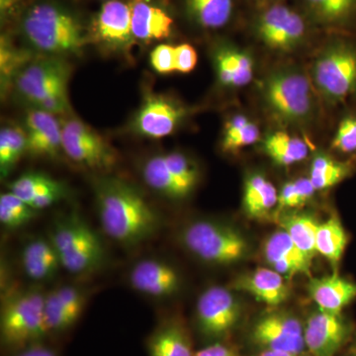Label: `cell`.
I'll use <instances>...</instances> for the list:
<instances>
[{
    "label": "cell",
    "instance_id": "cell-1",
    "mask_svg": "<svg viewBox=\"0 0 356 356\" xmlns=\"http://www.w3.org/2000/svg\"><path fill=\"white\" fill-rule=\"evenodd\" d=\"M95 196L103 232L114 242L134 248L158 234L161 217L134 185L117 177L98 178Z\"/></svg>",
    "mask_w": 356,
    "mask_h": 356
},
{
    "label": "cell",
    "instance_id": "cell-2",
    "mask_svg": "<svg viewBox=\"0 0 356 356\" xmlns=\"http://www.w3.org/2000/svg\"><path fill=\"white\" fill-rule=\"evenodd\" d=\"M17 20L27 44L53 57L79 55L89 43L88 28L72 9L58 0H30Z\"/></svg>",
    "mask_w": 356,
    "mask_h": 356
},
{
    "label": "cell",
    "instance_id": "cell-3",
    "mask_svg": "<svg viewBox=\"0 0 356 356\" xmlns=\"http://www.w3.org/2000/svg\"><path fill=\"white\" fill-rule=\"evenodd\" d=\"M70 65L60 57L34 58L14 79L18 95L35 108L60 115L70 109Z\"/></svg>",
    "mask_w": 356,
    "mask_h": 356
},
{
    "label": "cell",
    "instance_id": "cell-4",
    "mask_svg": "<svg viewBox=\"0 0 356 356\" xmlns=\"http://www.w3.org/2000/svg\"><path fill=\"white\" fill-rule=\"evenodd\" d=\"M48 238L63 268L70 274L93 273L104 262L105 250L99 236L76 211L56 220Z\"/></svg>",
    "mask_w": 356,
    "mask_h": 356
},
{
    "label": "cell",
    "instance_id": "cell-5",
    "mask_svg": "<svg viewBox=\"0 0 356 356\" xmlns=\"http://www.w3.org/2000/svg\"><path fill=\"white\" fill-rule=\"evenodd\" d=\"M44 295L40 288L20 290L4 302L0 315V341L6 353L48 339Z\"/></svg>",
    "mask_w": 356,
    "mask_h": 356
},
{
    "label": "cell",
    "instance_id": "cell-6",
    "mask_svg": "<svg viewBox=\"0 0 356 356\" xmlns=\"http://www.w3.org/2000/svg\"><path fill=\"white\" fill-rule=\"evenodd\" d=\"M262 95L271 115L289 125H305L313 120L315 98L310 79L294 69L277 70L264 81Z\"/></svg>",
    "mask_w": 356,
    "mask_h": 356
},
{
    "label": "cell",
    "instance_id": "cell-7",
    "mask_svg": "<svg viewBox=\"0 0 356 356\" xmlns=\"http://www.w3.org/2000/svg\"><path fill=\"white\" fill-rule=\"evenodd\" d=\"M179 240L199 261L214 266H229L248 254L245 236L233 227L210 220H197L185 226Z\"/></svg>",
    "mask_w": 356,
    "mask_h": 356
},
{
    "label": "cell",
    "instance_id": "cell-8",
    "mask_svg": "<svg viewBox=\"0 0 356 356\" xmlns=\"http://www.w3.org/2000/svg\"><path fill=\"white\" fill-rule=\"evenodd\" d=\"M316 89L327 102H343L356 93V46L336 39L318 54L311 72Z\"/></svg>",
    "mask_w": 356,
    "mask_h": 356
},
{
    "label": "cell",
    "instance_id": "cell-9",
    "mask_svg": "<svg viewBox=\"0 0 356 356\" xmlns=\"http://www.w3.org/2000/svg\"><path fill=\"white\" fill-rule=\"evenodd\" d=\"M242 318V306L232 289L207 288L196 304V329L208 341H221L232 334Z\"/></svg>",
    "mask_w": 356,
    "mask_h": 356
},
{
    "label": "cell",
    "instance_id": "cell-10",
    "mask_svg": "<svg viewBox=\"0 0 356 356\" xmlns=\"http://www.w3.org/2000/svg\"><path fill=\"white\" fill-rule=\"evenodd\" d=\"M63 151L77 165L99 172H108L118 161L109 143L77 118L63 123Z\"/></svg>",
    "mask_w": 356,
    "mask_h": 356
},
{
    "label": "cell",
    "instance_id": "cell-11",
    "mask_svg": "<svg viewBox=\"0 0 356 356\" xmlns=\"http://www.w3.org/2000/svg\"><path fill=\"white\" fill-rule=\"evenodd\" d=\"M268 6L255 20L259 41L278 51H291L301 46L308 34L303 16L281 2Z\"/></svg>",
    "mask_w": 356,
    "mask_h": 356
},
{
    "label": "cell",
    "instance_id": "cell-12",
    "mask_svg": "<svg viewBox=\"0 0 356 356\" xmlns=\"http://www.w3.org/2000/svg\"><path fill=\"white\" fill-rule=\"evenodd\" d=\"M89 43L109 51H126L133 46L130 1L106 0L88 27Z\"/></svg>",
    "mask_w": 356,
    "mask_h": 356
},
{
    "label": "cell",
    "instance_id": "cell-13",
    "mask_svg": "<svg viewBox=\"0 0 356 356\" xmlns=\"http://www.w3.org/2000/svg\"><path fill=\"white\" fill-rule=\"evenodd\" d=\"M250 339L262 350L304 353V325L296 316L273 311L257 318L250 330Z\"/></svg>",
    "mask_w": 356,
    "mask_h": 356
},
{
    "label": "cell",
    "instance_id": "cell-14",
    "mask_svg": "<svg viewBox=\"0 0 356 356\" xmlns=\"http://www.w3.org/2000/svg\"><path fill=\"white\" fill-rule=\"evenodd\" d=\"M187 109L170 96L149 93L134 117V132L143 137L161 139L172 135L180 125Z\"/></svg>",
    "mask_w": 356,
    "mask_h": 356
},
{
    "label": "cell",
    "instance_id": "cell-15",
    "mask_svg": "<svg viewBox=\"0 0 356 356\" xmlns=\"http://www.w3.org/2000/svg\"><path fill=\"white\" fill-rule=\"evenodd\" d=\"M86 293L81 288L63 285L44 295V325L49 341L69 334L83 315Z\"/></svg>",
    "mask_w": 356,
    "mask_h": 356
},
{
    "label": "cell",
    "instance_id": "cell-16",
    "mask_svg": "<svg viewBox=\"0 0 356 356\" xmlns=\"http://www.w3.org/2000/svg\"><path fill=\"white\" fill-rule=\"evenodd\" d=\"M350 327L341 314L318 309L304 325L306 350L312 356H334L346 344Z\"/></svg>",
    "mask_w": 356,
    "mask_h": 356
},
{
    "label": "cell",
    "instance_id": "cell-17",
    "mask_svg": "<svg viewBox=\"0 0 356 356\" xmlns=\"http://www.w3.org/2000/svg\"><path fill=\"white\" fill-rule=\"evenodd\" d=\"M131 287L152 298H168L179 290L181 280L175 267L156 259L136 262L130 273Z\"/></svg>",
    "mask_w": 356,
    "mask_h": 356
},
{
    "label": "cell",
    "instance_id": "cell-18",
    "mask_svg": "<svg viewBox=\"0 0 356 356\" xmlns=\"http://www.w3.org/2000/svg\"><path fill=\"white\" fill-rule=\"evenodd\" d=\"M27 154L41 158H57L63 151V124L56 115L34 108L25 118Z\"/></svg>",
    "mask_w": 356,
    "mask_h": 356
},
{
    "label": "cell",
    "instance_id": "cell-19",
    "mask_svg": "<svg viewBox=\"0 0 356 356\" xmlns=\"http://www.w3.org/2000/svg\"><path fill=\"white\" fill-rule=\"evenodd\" d=\"M231 289L247 293L257 302L278 307L287 301L290 289L287 280L273 268H257L233 281Z\"/></svg>",
    "mask_w": 356,
    "mask_h": 356
},
{
    "label": "cell",
    "instance_id": "cell-20",
    "mask_svg": "<svg viewBox=\"0 0 356 356\" xmlns=\"http://www.w3.org/2000/svg\"><path fill=\"white\" fill-rule=\"evenodd\" d=\"M149 356H194L191 331L178 317L161 320L147 337Z\"/></svg>",
    "mask_w": 356,
    "mask_h": 356
},
{
    "label": "cell",
    "instance_id": "cell-21",
    "mask_svg": "<svg viewBox=\"0 0 356 356\" xmlns=\"http://www.w3.org/2000/svg\"><path fill=\"white\" fill-rule=\"evenodd\" d=\"M264 254L271 268L286 280L299 274H310L311 259L302 252L282 229L267 238Z\"/></svg>",
    "mask_w": 356,
    "mask_h": 356
},
{
    "label": "cell",
    "instance_id": "cell-22",
    "mask_svg": "<svg viewBox=\"0 0 356 356\" xmlns=\"http://www.w3.org/2000/svg\"><path fill=\"white\" fill-rule=\"evenodd\" d=\"M130 3L135 40L149 43L172 36L175 21L163 7L154 0H130Z\"/></svg>",
    "mask_w": 356,
    "mask_h": 356
},
{
    "label": "cell",
    "instance_id": "cell-23",
    "mask_svg": "<svg viewBox=\"0 0 356 356\" xmlns=\"http://www.w3.org/2000/svg\"><path fill=\"white\" fill-rule=\"evenodd\" d=\"M21 266L25 275L36 282L53 280L63 268L48 236H37L25 243L21 252Z\"/></svg>",
    "mask_w": 356,
    "mask_h": 356
},
{
    "label": "cell",
    "instance_id": "cell-24",
    "mask_svg": "<svg viewBox=\"0 0 356 356\" xmlns=\"http://www.w3.org/2000/svg\"><path fill=\"white\" fill-rule=\"evenodd\" d=\"M308 293L320 310L341 314L356 299V283L337 275L312 278Z\"/></svg>",
    "mask_w": 356,
    "mask_h": 356
},
{
    "label": "cell",
    "instance_id": "cell-25",
    "mask_svg": "<svg viewBox=\"0 0 356 356\" xmlns=\"http://www.w3.org/2000/svg\"><path fill=\"white\" fill-rule=\"evenodd\" d=\"M142 177L149 188L173 200L186 198L194 191L193 186L180 179L170 170L163 154H154L145 161L142 166Z\"/></svg>",
    "mask_w": 356,
    "mask_h": 356
},
{
    "label": "cell",
    "instance_id": "cell-26",
    "mask_svg": "<svg viewBox=\"0 0 356 356\" xmlns=\"http://www.w3.org/2000/svg\"><path fill=\"white\" fill-rule=\"evenodd\" d=\"M215 65L220 83L231 88L247 86L254 76V62L245 51L224 47L217 51Z\"/></svg>",
    "mask_w": 356,
    "mask_h": 356
},
{
    "label": "cell",
    "instance_id": "cell-27",
    "mask_svg": "<svg viewBox=\"0 0 356 356\" xmlns=\"http://www.w3.org/2000/svg\"><path fill=\"white\" fill-rule=\"evenodd\" d=\"M309 18L324 27L344 29L356 22V0H303Z\"/></svg>",
    "mask_w": 356,
    "mask_h": 356
},
{
    "label": "cell",
    "instance_id": "cell-28",
    "mask_svg": "<svg viewBox=\"0 0 356 356\" xmlns=\"http://www.w3.org/2000/svg\"><path fill=\"white\" fill-rule=\"evenodd\" d=\"M278 193L264 175H252L243 186V208L252 219L267 216L277 206Z\"/></svg>",
    "mask_w": 356,
    "mask_h": 356
},
{
    "label": "cell",
    "instance_id": "cell-29",
    "mask_svg": "<svg viewBox=\"0 0 356 356\" xmlns=\"http://www.w3.org/2000/svg\"><path fill=\"white\" fill-rule=\"evenodd\" d=\"M9 191L30 206L48 196H65L64 184L42 172H26L8 185Z\"/></svg>",
    "mask_w": 356,
    "mask_h": 356
},
{
    "label": "cell",
    "instance_id": "cell-30",
    "mask_svg": "<svg viewBox=\"0 0 356 356\" xmlns=\"http://www.w3.org/2000/svg\"><path fill=\"white\" fill-rule=\"evenodd\" d=\"M184 3L189 17L204 29L224 27L234 10V0H184Z\"/></svg>",
    "mask_w": 356,
    "mask_h": 356
},
{
    "label": "cell",
    "instance_id": "cell-31",
    "mask_svg": "<svg viewBox=\"0 0 356 356\" xmlns=\"http://www.w3.org/2000/svg\"><path fill=\"white\" fill-rule=\"evenodd\" d=\"M278 221L281 229L286 232L293 243L312 261L317 254L316 235L320 222L306 213L281 215Z\"/></svg>",
    "mask_w": 356,
    "mask_h": 356
},
{
    "label": "cell",
    "instance_id": "cell-32",
    "mask_svg": "<svg viewBox=\"0 0 356 356\" xmlns=\"http://www.w3.org/2000/svg\"><path fill=\"white\" fill-rule=\"evenodd\" d=\"M264 149L276 165L283 166L299 163L309 154V147L305 140L282 131L269 135L264 140Z\"/></svg>",
    "mask_w": 356,
    "mask_h": 356
},
{
    "label": "cell",
    "instance_id": "cell-33",
    "mask_svg": "<svg viewBox=\"0 0 356 356\" xmlns=\"http://www.w3.org/2000/svg\"><path fill=\"white\" fill-rule=\"evenodd\" d=\"M348 238L341 220L331 217L324 222L318 224L316 235V250L317 254L337 266L341 261Z\"/></svg>",
    "mask_w": 356,
    "mask_h": 356
},
{
    "label": "cell",
    "instance_id": "cell-34",
    "mask_svg": "<svg viewBox=\"0 0 356 356\" xmlns=\"http://www.w3.org/2000/svg\"><path fill=\"white\" fill-rule=\"evenodd\" d=\"M27 153V135L19 126L6 125L0 131V175L6 178Z\"/></svg>",
    "mask_w": 356,
    "mask_h": 356
},
{
    "label": "cell",
    "instance_id": "cell-35",
    "mask_svg": "<svg viewBox=\"0 0 356 356\" xmlns=\"http://www.w3.org/2000/svg\"><path fill=\"white\" fill-rule=\"evenodd\" d=\"M350 173V165L348 163L334 161L325 154H318L312 163L309 178L316 191H325L343 181Z\"/></svg>",
    "mask_w": 356,
    "mask_h": 356
},
{
    "label": "cell",
    "instance_id": "cell-36",
    "mask_svg": "<svg viewBox=\"0 0 356 356\" xmlns=\"http://www.w3.org/2000/svg\"><path fill=\"white\" fill-rule=\"evenodd\" d=\"M38 212L13 192H6L0 196V222L4 228H22L29 224Z\"/></svg>",
    "mask_w": 356,
    "mask_h": 356
},
{
    "label": "cell",
    "instance_id": "cell-37",
    "mask_svg": "<svg viewBox=\"0 0 356 356\" xmlns=\"http://www.w3.org/2000/svg\"><path fill=\"white\" fill-rule=\"evenodd\" d=\"M317 191L312 184L310 178H298L283 185L278 194L277 207L280 210L292 209L305 205Z\"/></svg>",
    "mask_w": 356,
    "mask_h": 356
},
{
    "label": "cell",
    "instance_id": "cell-38",
    "mask_svg": "<svg viewBox=\"0 0 356 356\" xmlns=\"http://www.w3.org/2000/svg\"><path fill=\"white\" fill-rule=\"evenodd\" d=\"M31 60L27 51L19 50L13 46L6 36L1 38V79L2 86L14 81L18 72Z\"/></svg>",
    "mask_w": 356,
    "mask_h": 356
},
{
    "label": "cell",
    "instance_id": "cell-39",
    "mask_svg": "<svg viewBox=\"0 0 356 356\" xmlns=\"http://www.w3.org/2000/svg\"><path fill=\"white\" fill-rule=\"evenodd\" d=\"M165 163L170 166L175 175L186 184H191L195 188L198 182L199 173L197 168L187 158L185 154L172 152V153L163 154Z\"/></svg>",
    "mask_w": 356,
    "mask_h": 356
},
{
    "label": "cell",
    "instance_id": "cell-40",
    "mask_svg": "<svg viewBox=\"0 0 356 356\" xmlns=\"http://www.w3.org/2000/svg\"><path fill=\"white\" fill-rule=\"evenodd\" d=\"M332 147L343 154H350L356 151V117H346L339 124Z\"/></svg>",
    "mask_w": 356,
    "mask_h": 356
},
{
    "label": "cell",
    "instance_id": "cell-41",
    "mask_svg": "<svg viewBox=\"0 0 356 356\" xmlns=\"http://www.w3.org/2000/svg\"><path fill=\"white\" fill-rule=\"evenodd\" d=\"M259 138V129L252 122L233 134L222 136V147L225 152H235L254 144Z\"/></svg>",
    "mask_w": 356,
    "mask_h": 356
},
{
    "label": "cell",
    "instance_id": "cell-42",
    "mask_svg": "<svg viewBox=\"0 0 356 356\" xmlns=\"http://www.w3.org/2000/svg\"><path fill=\"white\" fill-rule=\"evenodd\" d=\"M152 67L161 74L175 72V47L168 44H161L151 54Z\"/></svg>",
    "mask_w": 356,
    "mask_h": 356
},
{
    "label": "cell",
    "instance_id": "cell-43",
    "mask_svg": "<svg viewBox=\"0 0 356 356\" xmlns=\"http://www.w3.org/2000/svg\"><path fill=\"white\" fill-rule=\"evenodd\" d=\"M197 64V53L189 44H180L175 47V72L188 74Z\"/></svg>",
    "mask_w": 356,
    "mask_h": 356
},
{
    "label": "cell",
    "instance_id": "cell-44",
    "mask_svg": "<svg viewBox=\"0 0 356 356\" xmlns=\"http://www.w3.org/2000/svg\"><path fill=\"white\" fill-rule=\"evenodd\" d=\"M8 356H60V351L49 339L38 341L20 348L13 353H7Z\"/></svg>",
    "mask_w": 356,
    "mask_h": 356
},
{
    "label": "cell",
    "instance_id": "cell-45",
    "mask_svg": "<svg viewBox=\"0 0 356 356\" xmlns=\"http://www.w3.org/2000/svg\"><path fill=\"white\" fill-rule=\"evenodd\" d=\"M194 356H242L231 346L222 341H213L196 351Z\"/></svg>",
    "mask_w": 356,
    "mask_h": 356
},
{
    "label": "cell",
    "instance_id": "cell-46",
    "mask_svg": "<svg viewBox=\"0 0 356 356\" xmlns=\"http://www.w3.org/2000/svg\"><path fill=\"white\" fill-rule=\"evenodd\" d=\"M29 1L30 0H0L2 22L13 17L17 18Z\"/></svg>",
    "mask_w": 356,
    "mask_h": 356
},
{
    "label": "cell",
    "instance_id": "cell-47",
    "mask_svg": "<svg viewBox=\"0 0 356 356\" xmlns=\"http://www.w3.org/2000/svg\"><path fill=\"white\" fill-rule=\"evenodd\" d=\"M255 356H306L304 353H294L284 350H262Z\"/></svg>",
    "mask_w": 356,
    "mask_h": 356
},
{
    "label": "cell",
    "instance_id": "cell-48",
    "mask_svg": "<svg viewBox=\"0 0 356 356\" xmlns=\"http://www.w3.org/2000/svg\"><path fill=\"white\" fill-rule=\"evenodd\" d=\"M267 3L271 4V3H277V2H281L282 0H266Z\"/></svg>",
    "mask_w": 356,
    "mask_h": 356
},
{
    "label": "cell",
    "instance_id": "cell-49",
    "mask_svg": "<svg viewBox=\"0 0 356 356\" xmlns=\"http://www.w3.org/2000/svg\"><path fill=\"white\" fill-rule=\"evenodd\" d=\"M351 356H356V343L353 346V350H351Z\"/></svg>",
    "mask_w": 356,
    "mask_h": 356
}]
</instances>
